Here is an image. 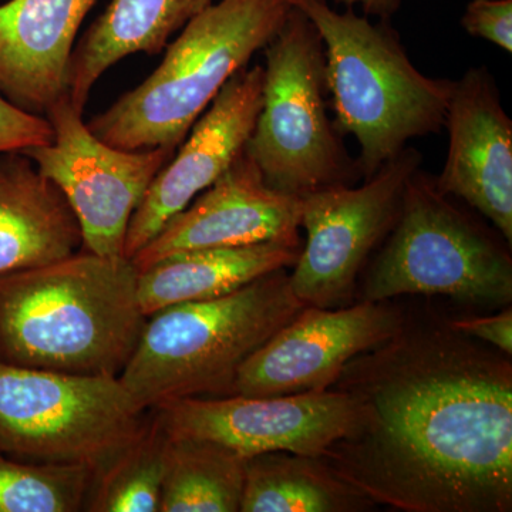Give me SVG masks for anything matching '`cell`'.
Listing matches in <instances>:
<instances>
[{"label": "cell", "mask_w": 512, "mask_h": 512, "mask_svg": "<svg viewBox=\"0 0 512 512\" xmlns=\"http://www.w3.org/2000/svg\"><path fill=\"white\" fill-rule=\"evenodd\" d=\"M168 434L150 412L143 430L94 471L84 512H160Z\"/></svg>", "instance_id": "obj_22"}, {"label": "cell", "mask_w": 512, "mask_h": 512, "mask_svg": "<svg viewBox=\"0 0 512 512\" xmlns=\"http://www.w3.org/2000/svg\"><path fill=\"white\" fill-rule=\"evenodd\" d=\"M333 2L336 5L345 6L346 9L360 8L367 18L389 22L402 6L403 0H333Z\"/></svg>", "instance_id": "obj_27"}, {"label": "cell", "mask_w": 512, "mask_h": 512, "mask_svg": "<svg viewBox=\"0 0 512 512\" xmlns=\"http://www.w3.org/2000/svg\"><path fill=\"white\" fill-rule=\"evenodd\" d=\"M173 437L210 440L251 457L288 451L320 457L355 423L348 394L323 392L183 399L151 410Z\"/></svg>", "instance_id": "obj_11"}, {"label": "cell", "mask_w": 512, "mask_h": 512, "mask_svg": "<svg viewBox=\"0 0 512 512\" xmlns=\"http://www.w3.org/2000/svg\"><path fill=\"white\" fill-rule=\"evenodd\" d=\"M322 39L335 127L359 144L363 180L399 156L413 138L444 128L454 80L434 79L414 66L387 20L373 23L328 0H289Z\"/></svg>", "instance_id": "obj_3"}, {"label": "cell", "mask_w": 512, "mask_h": 512, "mask_svg": "<svg viewBox=\"0 0 512 512\" xmlns=\"http://www.w3.org/2000/svg\"><path fill=\"white\" fill-rule=\"evenodd\" d=\"M291 9L289 0L212 3L165 46L163 62L143 83L87 126L123 150H177L222 87L274 39Z\"/></svg>", "instance_id": "obj_5"}, {"label": "cell", "mask_w": 512, "mask_h": 512, "mask_svg": "<svg viewBox=\"0 0 512 512\" xmlns=\"http://www.w3.org/2000/svg\"><path fill=\"white\" fill-rule=\"evenodd\" d=\"M262 84V64L239 70L195 121L131 217L124 247L127 259L146 247L244 153L261 111Z\"/></svg>", "instance_id": "obj_13"}, {"label": "cell", "mask_w": 512, "mask_h": 512, "mask_svg": "<svg viewBox=\"0 0 512 512\" xmlns=\"http://www.w3.org/2000/svg\"><path fill=\"white\" fill-rule=\"evenodd\" d=\"M127 258L87 249L0 275V360L72 375L119 377L147 316Z\"/></svg>", "instance_id": "obj_2"}, {"label": "cell", "mask_w": 512, "mask_h": 512, "mask_svg": "<svg viewBox=\"0 0 512 512\" xmlns=\"http://www.w3.org/2000/svg\"><path fill=\"white\" fill-rule=\"evenodd\" d=\"M148 416L119 377L0 360V450L16 460L97 471L136 439Z\"/></svg>", "instance_id": "obj_8"}, {"label": "cell", "mask_w": 512, "mask_h": 512, "mask_svg": "<svg viewBox=\"0 0 512 512\" xmlns=\"http://www.w3.org/2000/svg\"><path fill=\"white\" fill-rule=\"evenodd\" d=\"M262 106L245 153L276 191L303 198L355 184L357 161L328 114L325 50L318 30L296 8L265 46Z\"/></svg>", "instance_id": "obj_7"}, {"label": "cell", "mask_w": 512, "mask_h": 512, "mask_svg": "<svg viewBox=\"0 0 512 512\" xmlns=\"http://www.w3.org/2000/svg\"><path fill=\"white\" fill-rule=\"evenodd\" d=\"M247 458L214 441L168 434L160 512H239Z\"/></svg>", "instance_id": "obj_21"}, {"label": "cell", "mask_w": 512, "mask_h": 512, "mask_svg": "<svg viewBox=\"0 0 512 512\" xmlns=\"http://www.w3.org/2000/svg\"><path fill=\"white\" fill-rule=\"evenodd\" d=\"M457 332L464 333L500 350L504 355L512 356V309L505 306L503 312L493 316H477L448 320Z\"/></svg>", "instance_id": "obj_26"}, {"label": "cell", "mask_w": 512, "mask_h": 512, "mask_svg": "<svg viewBox=\"0 0 512 512\" xmlns=\"http://www.w3.org/2000/svg\"><path fill=\"white\" fill-rule=\"evenodd\" d=\"M330 389L348 394L355 423L320 458L372 503L512 511L511 356L448 320L404 318Z\"/></svg>", "instance_id": "obj_1"}, {"label": "cell", "mask_w": 512, "mask_h": 512, "mask_svg": "<svg viewBox=\"0 0 512 512\" xmlns=\"http://www.w3.org/2000/svg\"><path fill=\"white\" fill-rule=\"evenodd\" d=\"M94 470L28 463L0 450V512H82Z\"/></svg>", "instance_id": "obj_23"}, {"label": "cell", "mask_w": 512, "mask_h": 512, "mask_svg": "<svg viewBox=\"0 0 512 512\" xmlns=\"http://www.w3.org/2000/svg\"><path fill=\"white\" fill-rule=\"evenodd\" d=\"M53 140L22 151L59 188L82 231L83 248L107 258H126L128 224L148 187L175 148L123 150L94 136L69 97L46 113Z\"/></svg>", "instance_id": "obj_10"}, {"label": "cell", "mask_w": 512, "mask_h": 512, "mask_svg": "<svg viewBox=\"0 0 512 512\" xmlns=\"http://www.w3.org/2000/svg\"><path fill=\"white\" fill-rule=\"evenodd\" d=\"M82 248L79 222L59 188L22 151L0 153V275Z\"/></svg>", "instance_id": "obj_17"}, {"label": "cell", "mask_w": 512, "mask_h": 512, "mask_svg": "<svg viewBox=\"0 0 512 512\" xmlns=\"http://www.w3.org/2000/svg\"><path fill=\"white\" fill-rule=\"evenodd\" d=\"M444 127L447 157L437 187L493 224L512 244V121L485 66L454 80Z\"/></svg>", "instance_id": "obj_15"}, {"label": "cell", "mask_w": 512, "mask_h": 512, "mask_svg": "<svg viewBox=\"0 0 512 512\" xmlns=\"http://www.w3.org/2000/svg\"><path fill=\"white\" fill-rule=\"evenodd\" d=\"M299 231L301 198L269 187L244 150L210 188L171 218L130 261L141 271L178 252L265 242L302 244Z\"/></svg>", "instance_id": "obj_14"}, {"label": "cell", "mask_w": 512, "mask_h": 512, "mask_svg": "<svg viewBox=\"0 0 512 512\" xmlns=\"http://www.w3.org/2000/svg\"><path fill=\"white\" fill-rule=\"evenodd\" d=\"M382 244L367 269L360 301L441 295L470 305H511V245L461 210L420 168L407 181L396 222Z\"/></svg>", "instance_id": "obj_6"}, {"label": "cell", "mask_w": 512, "mask_h": 512, "mask_svg": "<svg viewBox=\"0 0 512 512\" xmlns=\"http://www.w3.org/2000/svg\"><path fill=\"white\" fill-rule=\"evenodd\" d=\"M52 140V124L45 116L19 109L0 96V153L26 151Z\"/></svg>", "instance_id": "obj_24"}, {"label": "cell", "mask_w": 512, "mask_h": 512, "mask_svg": "<svg viewBox=\"0 0 512 512\" xmlns=\"http://www.w3.org/2000/svg\"><path fill=\"white\" fill-rule=\"evenodd\" d=\"M404 318L389 301L333 309L305 306L241 366L234 394L274 397L328 390L350 359L392 338Z\"/></svg>", "instance_id": "obj_12"}, {"label": "cell", "mask_w": 512, "mask_h": 512, "mask_svg": "<svg viewBox=\"0 0 512 512\" xmlns=\"http://www.w3.org/2000/svg\"><path fill=\"white\" fill-rule=\"evenodd\" d=\"M99 0H9L0 5V96L46 116L67 96L74 43Z\"/></svg>", "instance_id": "obj_16"}, {"label": "cell", "mask_w": 512, "mask_h": 512, "mask_svg": "<svg viewBox=\"0 0 512 512\" xmlns=\"http://www.w3.org/2000/svg\"><path fill=\"white\" fill-rule=\"evenodd\" d=\"M303 308L288 269L218 298L168 306L148 316L119 379L146 412L183 399L232 396L241 366Z\"/></svg>", "instance_id": "obj_4"}, {"label": "cell", "mask_w": 512, "mask_h": 512, "mask_svg": "<svg viewBox=\"0 0 512 512\" xmlns=\"http://www.w3.org/2000/svg\"><path fill=\"white\" fill-rule=\"evenodd\" d=\"M302 245L265 242L165 256L137 271L141 309L148 318L178 303L227 295L261 276L292 268L301 255Z\"/></svg>", "instance_id": "obj_19"}, {"label": "cell", "mask_w": 512, "mask_h": 512, "mask_svg": "<svg viewBox=\"0 0 512 512\" xmlns=\"http://www.w3.org/2000/svg\"><path fill=\"white\" fill-rule=\"evenodd\" d=\"M375 505L320 457L269 451L247 458L239 512H362Z\"/></svg>", "instance_id": "obj_20"}, {"label": "cell", "mask_w": 512, "mask_h": 512, "mask_svg": "<svg viewBox=\"0 0 512 512\" xmlns=\"http://www.w3.org/2000/svg\"><path fill=\"white\" fill-rule=\"evenodd\" d=\"M461 26L468 35L512 53V0H471Z\"/></svg>", "instance_id": "obj_25"}, {"label": "cell", "mask_w": 512, "mask_h": 512, "mask_svg": "<svg viewBox=\"0 0 512 512\" xmlns=\"http://www.w3.org/2000/svg\"><path fill=\"white\" fill-rule=\"evenodd\" d=\"M214 0H111L74 47L67 97L84 113L93 87L114 64L136 53L157 55Z\"/></svg>", "instance_id": "obj_18"}, {"label": "cell", "mask_w": 512, "mask_h": 512, "mask_svg": "<svg viewBox=\"0 0 512 512\" xmlns=\"http://www.w3.org/2000/svg\"><path fill=\"white\" fill-rule=\"evenodd\" d=\"M421 154L407 146L362 185L340 184L301 198L306 242L289 284L305 306L343 308L370 254L392 231L404 188L420 168Z\"/></svg>", "instance_id": "obj_9"}]
</instances>
